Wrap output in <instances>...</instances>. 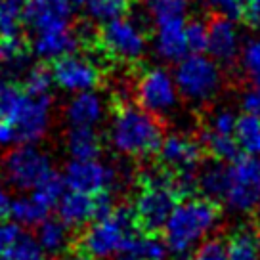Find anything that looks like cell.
Wrapping results in <instances>:
<instances>
[{"instance_id": "obj_1", "label": "cell", "mask_w": 260, "mask_h": 260, "mask_svg": "<svg viewBox=\"0 0 260 260\" xmlns=\"http://www.w3.org/2000/svg\"><path fill=\"white\" fill-rule=\"evenodd\" d=\"M220 224V209L216 201L203 195H186L178 199L162 226V239L169 254L186 258L197 245L212 236Z\"/></svg>"}, {"instance_id": "obj_2", "label": "cell", "mask_w": 260, "mask_h": 260, "mask_svg": "<svg viewBox=\"0 0 260 260\" xmlns=\"http://www.w3.org/2000/svg\"><path fill=\"white\" fill-rule=\"evenodd\" d=\"M162 136L165 132L159 117L138 104H122L107 126V142L111 149L126 159H142L157 153Z\"/></svg>"}, {"instance_id": "obj_3", "label": "cell", "mask_w": 260, "mask_h": 260, "mask_svg": "<svg viewBox=\"0 0 260 260\" xmlns=\"http://www.w3.org/2000/svg\"><path fill=\"white\" fill-rule=\"evenodd\" d=\"M0 119L16 132L17 142L39 144L52 124L50 96H32L8 81H0Z\"/></svg>"}, {"instance_id": "obj_4", "label": "cell", "mask_w": 260, "mask_h": 260, "mask_svg": "<svg viewBox=\"0 0 260 260\" xmlns=\"http://www.w3.org/2000/svg\"><path fill=\"white\" fill-rule=\"evenodd\" d=\"M138 234L134 212L128 207H117L113 211L96 216L84 226L79 247L86 260H111L126 254L132 237Z\"/></svg>"}, {"instance_id": "obj_5", "label": "cell", "mask_w": 260, "mask_h": 260, "mask_svg": "<svg viewBox=\"0 0 260 260\" xmlns=\"http://www.w3.org/2000/svg\"><path fill=\"white\" fill-rule=\"evenodd\" d=\"M176 176L169 169H149L142 178V187L134 199V218L144 232H161L165 222L178 203Z\"/></svg>"}, {"instance_id": "obj_6", "label": "cell", "mask_w": 260, "mask_h": 260, "mask_svg": "<svg viewBox=\"0 0 260 260\" xmlns=\"http://www.w3.org/2000/svg\"><path fill=\"white\" fill-rule=\"evenodd\" d=\"M174 81L180 98L193 106H205L218 96L222 88V69L205 52L187 54L174 67Z\"/></svg>"}, {"instance_id": "obj_7", "label": "cell", "mask_w": 260, "mask_h": 260, "mask_svg": "<svg viewBox=\"0 0 260 260\" xmlns=\"http://www.w3.org/2000/svg\"><path fill=\"white\" fill-rule=\"evenodd\" d=\"M226 189L222 203L236 214H247L256 209L260 199V157L239 153L226 162Z\"/></svg>"}, {"instance_id": "obj_8", "label": "cell", "mask_w": 260, "mask_h": 260, "mask_svg": "<svg viewBox=\"0 0 260 260\" xmlns=\"http://www.w3.org/2000/svg\"><path fill=\"white\" fill-rule=\"evenodd\" d=\"M54 172L50 155L37 144L21 142L12 147L2 161V176L8 186L19 191H29Z\"/></svg>"}, {"instance_id": "obj_9", "label": "cell", "mask_w": 260, "mask_h": 260, "mask_svg": "<svg viewBox=\"0 0 260 260\" xmlns=\"http://www.w3.org/2000/svg\"><path fill=\"white\" fill-rule=\"evenodd\" d=\"M134 96L138 106L159 119L172 115L180 104V92L174 75L162 65L147 67L146 71L140 73L138 82L134 86Z\"/></svg>"}, {"instance_id": "obj_10", "label": "cell", "mask_w": 260, "mask_h": 260, "mask_svg": "<svg viewBox=\"0 0 260 260\" xmlns=\"http://www.w3.org/2000/svg\"><path fill=\"white\" fill-rule=\"evenodd\" d=\"M98 39L107 56L122 63L140 61L147 52V35L144 27L126 16L102 23Z\"/></svg>"}, {"instance_id": "obj_11", "label": "cell", "mask_w": 260, "mask_h": 260, "mask_svg": "<svg viewBox=\"0 0 260 260\" xmlns=\"http://www.w3.org/2000/svg\"><path fill=\"white\" fill-rule=\"evenodd\" d=\"M65 189H73L86 195L111 193L122 182V172L119 167L102 161L100 157L92 159H71L65 165L61 174Z\"/></svg>"}, {"instance_id": "obj_12", "label": "cell", "mask_w": 260, "mask_h": 260, "mask_svg": "<svg viewBox=\"0 0 260 260\" xmlns=\"http://www.w3.org/2000/svg\"><path fill=\"white\" fill-rule=\"evenodd\" d=\"M52 77H54V86L67 94L94 90L102 81V73L96 61L77 52L56 59L52 67Z\"/></svg>"}, {"instance_id": "obj_13", "label": "cell", "mask_w": 260, "mask_h": 260, "mask_svg": "<svg viewBox=\"0 0 260 260\" xmlns=\"http://www.w3.org/2000/svg\"><path fill=\"white\" fill-rule=\"evenodd\" d=\"M203 144L186 132H172L162 136L157 147V157L165 169L174 174L195 172L203 162Z\"/></svg>"}, {"instance_id": "obj_14", "label": "cell", "mask_w": 260, "mask_h": 260, "mask_svg": "<svg viewBox=\"0 0 260 260\" xmlns=\"http://www.w3.org/2000/svg\"><path fill=\"white\" fill-rule=\"evenodd\" d=\"M241 35L236 21L228 16H214L207 23V48L205 52L218 63H234L241 50Z\"/></svg>"}, {"instance_id": "obj_15", "label": "cell", "mask_w": 260, "mask_h": 260, "mask_svg": "<svg viewBox=\"0 0 260 260\" xmlns=\"http://www.w3.org/2000/svg\"><path fill=\"white\" fill-rule=\"evenodd\" d=\"M73 8L71 0H25L23 23L35 32L71 27Z\"/></svg>"}, {"instance_id": "obj_16", "label": "cell", "mask_w": 260, "mask_h": 260, "mask_svg": "<svg viewBox=\"0 0 260 260\" xmlns=\"http://www.w3.org/2000/svg\"><path fill=\"white\" fill-rule=\"evenodd\" d=\"M63 115L69 126L98 128L107 117V102L96 88L77 92L65 104Z\"/></svg>"}, {"instance_id": "obj_17", "label": "cell", "mask_w": 260, "mask_h": 260, "mask_svg": "<svg viewBox=\"0 0 260 260\" xmlns=\"http://www.w3.org/2000/svg\"><path fill=\"white\" fill-rule=\"evenodd\" d=\"M81 46V37L71 27L37 31L31 41V54L41 61H56L59 57L69 56Z\"/></svg>"}, {"instance_id": "obj_18", "label": "cell", "mask_w": 260, "mask_h": 260, "mask_svg": "<svg viewBox=\"0 0 260 260\" xmlns=\"http://www.w3.org/2000/svg\"><path fill=\"white\" fill-rule=\"evenodd\" d=\"M57 218L71 230H81L98 216L96 195H86L73 189H65L56 205Z\"/></svg>"}, {"instance_id": "obj_19", "label": "cell", "mask_w": 260, "mask_h": 260, "mask_svg": "<svg viewBox=\"0 0 260 260\" xmlns=\"http://www.w3.org/2000/svg\"><path fill=\"white\" fill-rule=\"evenodd\" d=\"M153 52L165 63H176L189 54L186 42V21L155 25Z\"/></svg>"}, {"instance_id": "obj_20", "label": "cell", "mask_w": 260, "mask_h": 260, "mask_svg": "<svg viewBox=\"0 0 260 260\" xmlns=\"http://www.w3.org/2000/svg\"><path fill=\"white\" fill-rule=\"evenodd\" d=\"M35 239L41 247V251L50 256H59L67 252L71 245V228L65 226L59 218H44L37 226Z\"/></svg>"}, {"instance_id": "obj_21", "label": "cell", "mask_w": 260, "mask_h": 260, "mask_svg": "<svg viewBox=\"0 0 260 260\" xmlns=\"http://www.w3.org/2000/svg\"><path fill=\"white\" fill-rule=\"evenodd\" d=\"M50 209L41 203L31 191H23L19 197H12L8 216L19 228H37L44 218L50 216Z\"/></svg>"}, {"instance_id": "obj_22", "label": "cell", "mask_w": 260, "mask_h": 260, "mask_svg": "<svg viewBox=\"0 0 260 260\" xmlns=\"http://www.w3.org/2000/svg\"><path fill=\"white\" fill-rule=\"evenodd\" d=\"M226 162L216 161V159L207 165L201 162L195 172V187L203 197H209L212 201H222V195L226 189Z\"/></svg>"}, {"instance_id": "obj_23", "label": "cell", "mask_w": 260, "mask_h": 260, "mask_svg": "<svg viewBox=\"0 0 260 260\" xmlns=\"http://www.w3.org/2000/svg\"><path fill=\"white\" fill-rule=\"evenodd\" d=\"M65 149L71 159H92L102 153V140L96 128L69 126V132L65 134Z\"/></svg>"}, {"instance_id": "obj_24", "label": "cell", "mask_w": 260, "mask_h": 260, "mask_svg": "<svg viewBox=\"0 0 260 260\" xmlns=\"http://www.w3.org/2000/svg\"><path fill=\"white\" fill-rule=\"evenodd\" d=\"M228 260H258L260 232L251 226H241L226 241Z\"/></svg>"}, {"instance_id": "obj_25", "label": "cell", "mask_w": 260, "mask_h": 260, "mask_svg": "<svg viewBox=\"0 0 260 260\" xmlns=\"http://www.w3.org/2000/svg\"><path fill=\"white\" fill-rule=\"evenodd\" d=\"M144 10L153 27L172 21H186L191 10V0H144Z\"/></svg>"}, {"instance_id": "obj_26", "label": "cell", "mask_w": 260, "mask_h": 260, "mask_svg": "<svg viewBox=\"0 0 260 260\" xmlns=\"http://www.w3.org/2000/svg\"><path fill=\"white\" fill-rule=\"evenodd\" d=\"M126 254L136 260H167L171 256L165 239L157 236V232L136 234L130 241Z\"/></svg>"}, {"instance_id": "obj_27", "label": "cell", "mask_w": 260, "mask_h": 260, "mask_svg": "<svg viewBox=\"0 0 260 260\" xmlns=\"http://www.w3.org/2000/svg\"><path fill=\"white\" fill-rule=\"evenodd\" d=\"M239 151L245 155L260 157V119L254 115L243 113L237 117L236 130H234Z\"/></svg>"}, {"instance_id": "obj_28", "label": "cell", "mask_w": 260, "mask_h": 260, "mask_svg": "<svg viewBox=\"0 0 260 260\" xmlns=\"http://www.w3.org/2000/svg\"><path fill=\"white\" fill-rule=\"evenodd\" d=\"M25 0H0V39L19 37L23 27Z\"/></svg>"}, {"instance_id": "obj_29", "label": "cell", "mask_w": 260, "mask_h": 260, "mask_svg": "<svg viewBox=\"0 0 260 260\" xmlns=\"http://www.w3.org/2000/svg\"><path fill=\"white\" fill-rule=\"evenodd\" d=\"M201 144H203V149L211 155L212 159L222 162L234 161L237 155L241 153L236 138L234 136H226V134H214V132L205 130Z\"/></svg>"}, {"instance_id": "obj_30", "label": "cell", "mask_w": 260, "mask_h": 260, "mask_svg": "<svg viewBox=\"0 0 260 260\" xmlns=\"http://www.w3.org/2000/svg\"><path fill=\"white\" fill-rule=\"evenodd\" d=\"M82 8L86 10L90 19H94L98 23H106L109 19L126 16L130 0H86Z\"/></svg>"}, {"instance_id": "obj_31", "label": "cell", "mask_w": 260, "mask_h": 260, "mask_svg": "<svg viewBox=\"0 0 260 260\" xmlns=\"http://www.w3.org/2000/svg\"><path fill=\"white\" fill-rule=\"evenodd\" d=\"M54 88V77L52 69L46 65H32L27 67L23 73V90L32 96H50Z\"/></svg>"}, {"instance_id": "obj_32", "label": "cell", "mask_w": 260, "mask_h": 260, "mask_svg": "<svg viewBox=\"0 0 260 260\" xmlns=\"http://www.w3.org/2000/svg\"><path fill=\"white\" fill-rule=\"evenodd\" d=\"M239 63L247 79L254 84L260 86V37H252L241 44L239 50Z\"/></svg>"}, {"instance_id": "obj_33", "label": "cell", "mask_w": 260, "mask_h": 260, "mask_svg": "<svg viewBox=\"0 0 260 260\" xmlns=\"http://www.w3.org/2000/svg\"><path fill=\"white\" fill-rule=\"evenodd\" d=\"M41 256H44V252L41 251L35 236L21 232L16 241L10 245L6 252L0 256V260H37Z\"/></svg>"}, {"instance_id": "obj_34", "label": "cell", "mask_w": 260, "mask_h": 260, "mask_svg": "<svg viewBox=\"0 0 260 260\" xmlns=\"http://www.w3.org/2000/svg\"><path fill=\"white\" fill-rule=\"evenodd\" d=\"M237 115L232 109L226 107H220L216 111H212L209 115V119L205 122V130L214 132V134H226V136H234V130H236Z\"/></svg>"}, {"instance_id": "obj_35", "label": "cell", "mask_w": 260, "mask_h": 260, "mask_svg": "<svg viewBox=\"0 0 260 260\" xmlns=\"http://www.w3.org/2000/svg\"><path fill=\"white\" fill-rule=\"evenodd\" d=\"M189 260H228L226 241L220 237H207L195 247Z\"/></svg>"}, {"instance_id": "obj_36", "label": "cell", "mask_w": 260, "mask_h": 260, "mask_svg": "<svg viewBox=\"0 0 260 260\" xmlns=\"http://www.w3.org/2000/svg\"><path fill=\"white\" fill-rule=\"evenodd\" d=\"M186 42L189 54L205 52V48H207V23L201 19L186 21Z\"/></svg>"}, {"instance_id": "obj_37", "label": "cell", "mask_w": 260, "mask_h": 260, "mask_svg": "<svg viewBox=\"0 0 260 260\" xmlns=\"http://www.w3.org/2000/svg\"><path fill=\"white\" fill-rule=\"evenodd\" d=\"M239 17L251 29H260V0H239Z\"/></svg>"}, {"instance_id": "obj_38", "label": "cell", "mask_w": 260, "mask_h": 260, "mask_svg": "<svg viewBox=\"0 0 260 260\" xmlns=\"http://www.w3.org/2000/svg\"><path fill=\"white\" fill-rule=\"evenodd\" d=\"M19 234H21V228L17 226L16 222L6 218L0 220V256L6 252L10 245L16 241Z\"/></svg>"}, {"instance_id": "obj_39", "label": "cell", "mask_w": 260, "mask_h": 260, "mask_svg": "<svg viewBox=\"0 0 260 260\" xmlns=\"http://www.w3.org/2000/svg\"><path fill=\"white\" fill-rule=\"evenodd\" d=\"M207 8L218 12L222 16H228L232 19L239 17V0H201Z\"/></svg>"}, {"instance_id": "obj_40", "label": "cell", "mask_w": 260, "mask_h": 260, "mask_svg": "<svg viewBox=\"0 0 260 260\" xmlns=\"http://www.w3.org/2000/svg\"><path fill=\"white\" fill-rule=\"evenodd\" d=\"M241 107L245 113L254 115L260 119V86H252L241 98Z\"/></svg>"}, {"instance_id": "obj_41", "label": "cell", "mask_w": 260, "mask_h": 260, "mask_svg": "<svg viewBox=\"0 0 260 260\" xmlns=\"http://www.w3.org/2000/svg\"><path fill=\"white\" fill-rule=\"evenodd\" d=\"M14 142H17L14 128H12L4 119H0V147H8V146H12Z\"/></svg>"}, {"instance_id": "obj_42", "label": "cell", "mask_w": 260, "mask_h": 260, "mask_svg": "<svg viewBox=\"0 0 260 260\" xmlns=\"http://www.w3.org/2000/svg\"><path fill=\"white\" fill-rule=\"evenodd\" d=\"M10 203H12V195H10L4 187H0V220L8 216Z\"/></svg>"}, {"instance_id": "obj_43", "label": "cell", "mask_w": 260, "mask_h": 260, "mask_svg": "<svg viewBox=\"0 0 260 260\" xmlns=\"http://www.w3.org/2000/svg\"><path fill=\"white\" fill-rule=\"evenodd\" d=\"M57 260H86V258L82 254H67V252H63V254H59Z\"/></svg>"}, {"instance_id": "obj_44", "label": "cell", "mask_w": 260, "mask_h": 260, "mask_svg": "<svg viewBox=\"0 0 260 260\" xmlns=\"http://www.w3.org/2000/svg\"><path fill=\"white\" fill-rule=\"evenodd\" d=\"M0 71H4V42L0 39Z\"/></svg>"}, {"instance_id": "obj_45", "label": "cell", "mask_w": 260, "mask_h": 260, "mask_svg": "<svg viewBox=\"0 0 260 260\" xmlns=\"http://www.w3.org/2000/svg\"><path fill=\"white\" fill-rule=\"evenodd\" d=\"M111 260H136L134 256H130V254H119V256H115Z\"/></svg>"}, {"instance_id": "obj_46", "label": "cell", "mask_w": 260, "mask_h": 260, "mask_svg": "<svg viewBox=\"0 0 260 260\" xmlns=\"http://www.w3.org/2000/svg\"><path fill=\"white\" fill-rule=\"evenodd\" d=\"M84 2H86V0H71L73 6H84Z\"/></svg>"}, {"instance_id": "obj_47", "label": "cell", "mask_w": 260, "mask_h": 260, "mask_svg": "<svg viewBox=\"0 0 260 260\" xmlns=\"http://www.w3.org/2000/svg\"><path fill=\"white\" fill-rule=\"evenodd\" d=\"M256 209H258V214H260V199H258V205H256Z\"/></svg>"}, {"instance_id": "obj_48", "label": "cell", "mask_w": 260, "mask_h": 260, "mask_svg": "<svg viewBox=\"0 0 260 260\" xmlns=\"http://www.w3.org/2000/svg\"><path fill=\"white\" fill-rule=\"evenodd\" d=\"M37 260H46V258H44V256H41V258H37Z\"/></svg>"}, {"instance_id": "obj_49", "label": "cell", "mask_w": 260, "mask_h": 260, "mask_svg": "<svg viewBox=\"0 0 260 260\" xmlns=\"http://www.w3.org/2000/svg\"><path fill=\"white\" fill-rule=\"evenodd\" d=\"M258 260H260V256H258Z\"/></svg>"}]
</instances>
